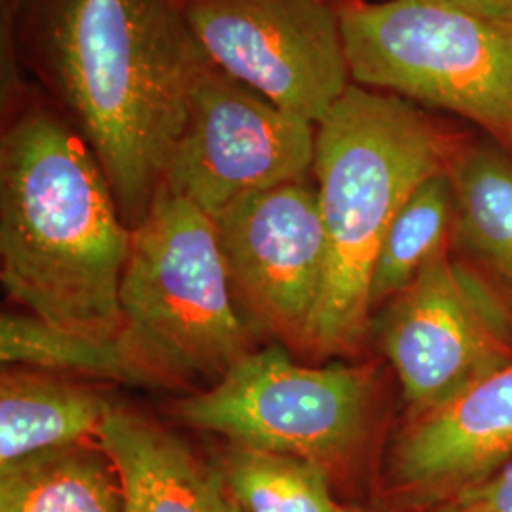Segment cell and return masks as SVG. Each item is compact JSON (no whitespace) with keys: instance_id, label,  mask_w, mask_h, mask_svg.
Listing matches in <instances>:
<instances>
[{"instance_id":"obj_21","label":"cell","mask_w":512,"mask_h":512,"mask_svg":"<svg viewBox=\"0 0 512 512\" xmlns=\"http://www.w3.org/2000/svg\"><path fill=\"white\" fill-rule=\"evenodd\" d=\"M482 16L512 21V0H439Z\"/></svg>"},{"instance_id":"obj_17","label":"cell","mask_w":512,"mask_h":512,"mask_svg":"<svg viewBox=\"0 0 512 512\" xmlns=\"http://www.w3.org/2000/svg\"><path fill=\"white\" fill-rule=\"evenodd\" d=\"M219 473L239 512H353L336 501L329 471L308 459L232 444Z\"/></svg>"},{"instance_id":"obj_8","label":"cell","mask_w":512,"mask_h":512,"mask_svg":"<svg viewBox=\"0 0 512 512\" xmlns=\"http://www.w3.org/2000/svg\"><path fill=\"white\" fill-rule=\"evenodd\" d=\"M317 126L215 65L203 74L162 183L211 219L247 194L306 183Z\"/></svg>"},{"instance_id":"obj_7","label":"cell","mask_w":512,"mask_h":512,"mask_svg":"<svg viewBox=\"0 0 512 512\" xmlns=\"http://www.w3.org/2000/svg\"><path fill=\"white\" fill-rule=\"evenodd\" d=\"M376 334L414 416L458 401L512 365L511 311L448 249L385 304Z\"/></svg>"},{"instance_id":"obj_1","label":"cell","mask_w":512,"mask_h":512,"mask_svg":"<svg viewBox=\"0 0 512 512\" xmlns=\"http://www.w3.org/2000/svg\"><path fill=\"white\" fill-rule=\"evenodd\" d=\"M44 44L59 92L137 226L213 67L184 0H54Z\"/></svg>"},{"instance_id":"obj_10","label":"cell","mask_w":512,"mask_h":512,"mask_svg":"<svg viewBox=\"0 0 512 512\" xmlns=\"http://www.w3.org/2000/svg\"><path fill=\"white\" fill-rule=\"evenodd\" d=\"M213 222L234 296L264 329L308 348L329 268L317 188L289 183L247 194Z\"/></svg>"},{"instance_id":"obj_15","label":"cell","mask_w":512,"mask_h":512,"mask_svg":"<svg viewBox=\"0 0 512 512\" xmlns=\"http://www.w3.org/2000/svg\"><path fill=\"white\" fill-rule=\"evenodd\" d=\"M448 175L459 241L512 294L511 160L490 148H475Z\"/></svg>"},{"instance_id":"obj_20","label":"cell","mask_w":512,"mask_h":512,"mask_svg":"<svg viewBox=\"0 0 512 512\" xmlns=\"http://www.w3.org/2000/svg\"><path fill=\"white\" fill-rule=\"evenodd\" d=\"M353 512H488L478 497H463L458 501H448L433 507L421 509H399V507H376V509H353Z\"/></svg>"},{"instance_id":"obj_3","label":"cell","mask_w":512,"mask_h":512,"mask_svg":"<svg viewBox=\"0 0 512 512\" xmlns=\"http://www.w3.org/2000/svg\"><path fill=\"white\" fill-rule=\"evenodd\" d=\"M440 171L439 133L397 95L349 86L317 126L313 173L329 268L311 353L346 355L363 344L372 323L368 287L385 234L412 192Z\"/></svg>"},{"instance_id":"obj_11","label":"cell","mask_w":512,"mask_h":512,"mask_svg":"<svg viewBox=\"0 0 512 512\" xmlns=\"http://www.w3.org/2000/svg\"><path fill=\"white\" fill-rule=\"evenodd\" d=\"M512 461V365L458 401L414 416L393 442L382 490L387 507L421 509L458 501Z\"/></svg>"},{"instance_id":"obj_16","label":"cell","mask_w":512,"mask_h":512,"mask_svg":"<svg viewBox=\"0 0 512 512\" xmlns=\"http://www.w3.org/2000/svg\"><path fill=\"white\" fill-rule=\"evenodd\" d=\"M454 213V188L446 169L412 192L391 222L376 256L368 287L370 311L384 308L418 277L429 260L448 249Z\"/></svg>"},{"instance_id":"obj_14","label":"cell","mask_w":512,"mask_h":512,"mask_svg":"<svg viewBox=\"0 0 512 512\" xmlns=\"http://www.w3.org/2000/svg\"><path fill=\"white\" fill-rule=\"evenodd\" d=\"M0 512H126V499L107 452L82 442L2 465Z\"/></svg>"},{"instance_id":"obj_9","label":"cell","mask_w":512,"mask_h":512,"mask_svg":"<svg viewBox=\"0 0 512 512\" xmlns=\"http://www.w3.org/2000/svg\"><path fill=\"white\" fill-rule=\"evenodd\" d=\"M184 14L217 69L315 126L348 92L340 18L325 0H184Z\"/></svg>"},{"instance_id":"obj_22","label":"cell","mask_w":512,"mask_h":512,"mask_svg":"<svg viewBox=\"0 0 512 512\" xmlns=\"http://www.w3.org/2000/svg\"><path fill=\"white\" fill-rule=\"evenodd\" d=\"M4 2H8L10 6H14V4H18V2H21V0H4Z\"/></svg>"},{"instance_id":"obj_12","label":"cell","mask_w":512,"mask_h":512,"mask_svg":"<svg viewBox=\"0 0 512 512\" xmlns=\"http://www.w3.org/2000/svg\"><path fill=\"white\" fill-rule=\"evenodd\" d=\"M97 444L118 471L126 512H239L219 469L139 414L112 406Z\"/></svg>"},{"instance_id":"obj_4","label":"cell","mask_w":512,"mask_h":512,"mask_svg":"<svg viewBox=\"0 0 512 512\" xmlns=\"http://www.w3.org/2000/svg\"><path fill=\"white\" fill-rule=\"evenodd\" d=\"M213 219L158 186L131 228L120 346L143 385L222 378L249 355Z\"/></svg>"},{"instance_id":"obj_6","label":"cell","mask_w":512,"mask_h":512,"mask_svg":"<svg viewBox=\"0 0 512 512\" xmlns=\"http://www.w3.org/2000/svg\"><path fill=\"white\" fill-rule=\"evenodd\" d=\"M370 404V368H310L268 348L251 351L217 384L184 399L177 414L236 446L308 459L342 476L365 444Z\"/></svg>"},{"instance_id":"obj_2","label":"cell","mask_w":512,"mask_h":512,"mask_svg":"<svg viewBox=\"0 0 512 512\" xmlns=\"http://www.w3.org/2000/svg\"><path fill=\"white\" fill-rule=\"evenodd\" d=\"M131 230L86 145L44 112L2 137L0 279L29 315L92 340H118Z\"/></svg>"},{"instance_id":"obj_13","label":"cell","mask_w":512,"mask_h":512,"mask_svg":"<svg viewBox=\"0 0 512 512\" xmlns=\"http://www.w3.org/2000/svg\"><path fill=\"white\" fill-rule=\"evenodd\" d=\"M110 410L112 404L90 387L4 368L0 378V467L97 439Z\"/></svg>"},{"instance_id":"obj_5","label":"cell","mask_w":512,"mask_h":512,"mask_svg":"<svg viewBox=\"0 0 512 512\" xmlns=\"http://www.w3.org/2000/svg\"><path fill=\"white\" fill-rule=\"evenodd\" d=\"M366 88L456 112L512 143V21L439 0L351 2L338 14Z\"/></svg>"},{"instance_id":"obj_18","label":"cell","mask_w":512,"mask_h":512,"mask_svg":"<svg viewBox=\"0 0 512 512\" xmlns=\"http://www.w3.org/2000/svg\"><path fill=\"white\" fill-rule=\"evenodd\" d=\"M0 359L4 366H35L143 385L118 340L78 336L52 327L29 313L2 315Z\"/></svg>"},{"instance_id":"obj_19","label":"cell","mask_w":512,"mask_h":512,"mask_svg":"<svg viewBox=\"0 0 512 512\" xmlns=\"http://www.w3.org/2000/svg\"><path fill=\"white\" fill-rule=\"evenodd\" d=\"M473 497H478L488 512H512V461Z\"/></svg>"}]
</instances>
